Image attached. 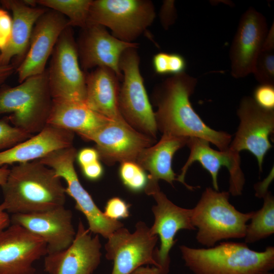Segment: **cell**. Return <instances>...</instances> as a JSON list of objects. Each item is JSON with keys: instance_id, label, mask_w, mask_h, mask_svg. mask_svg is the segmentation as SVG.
<instances>
[{"instance_id": "484cf974", "label": "cell", "mask_w": 274, "mask_h": 274, "mask_svg": "<svg viewBox=\"0 0 274 274\" xmlns=\"http://www.w3.org/2000/svg\"><path fill=\"white\" fill-rule=\"evenodd\" d=\"M263 198L262 207L253 211L251 222L247 225L244 237L246 244L266 238L274 233V198L270 192Z\"/></svg>"}, {"instance_id": "5bb4252c", "label": "cell", "mask_w": 274, "mask_h": 274, "mask_svg": "<svg viewBox=\"0 0 274 274\" xmlns=\"http://www.w3.org/2000/svg\"><path fill=\"white\" fill-rule=\"evenodd\" d=\"M47 253L46 242L19 225L0 232V274H35L32 264Z\"/></svg>"}, {"instance_id": "5b68a950", "label": "cell", "mask_w": 274, "mask_h": 274, "mask_svg": "<svg viewBox=\"0 0 274 274\" xmlns=\"http://www.w3.org/2000/svg\"><path fill=\"white\" fill-rule=\"evenodd\" d=\"M52 104L47 69L18 86L0 89V115L11 113L10 123L32 135L47 125Z\"/></svg>"}, {"instance_id": "4fadbf2b", "label": "cell", "mask_w": 274, "mask_h": 274, "mask_svg": "<svg viewBox=\"0 0 274 274\" xmlns=\"http://www.w3.org/2000/svg\"><path fill=\"white\" fill-rule=\"evenodd\" d=\"M76 43L82 70L108 67L121 80L123 75L120 68L121 57L127 49L138 48V46L137 43L120 40L111 35L105 27L94 24H87L81 28Z\"/></svg>"}, {"instance_id": "30bf717a", "label": "cell", "mask_w": 274, "mask_h": 274, "mask_svg": "<svg viewBox=\"0 0 274 274\" xmlns=\"http://www.w3.org/2000/svg\"><path fill=\"white\" fill-rule=\"evenodd\" d=\"M107 239L106 257L113 261L111 274H130L146 264L159 269L154 258L158 236L151 233L150 228L145 222H138L133 233L122 227Z\"/></svg>"}, {"instance_id": "44dd1931", "label": "cell", "mask_w": 274, "mask_h": 274, "mask_svg": "<svg viewBox=\"0 0 274 274\" xmlns=\"http://www.w3.org/2000/svg\"><path fill=\"white\" fill-rule=\"evenodd\" d=\"M74 133L47 124L39 133L0 152V167L39 160L54 151L73 146Z\"/></svg>"}, {"instance_id": "cb8c5ba5", "label": "cell", "mask_w": 274, "mask_h": 274, "mask_svg": "<svg viewBox=\"0 0 274 274\" xmlns=\"http://www.w3.org/2000/svg\"><path fill=\"white\" fill-rule=\"evenodd\" d=\"M85 102L93 111L111 120L124 119L119 106V79L111 69L98 67L85 75Z\"/></svg>"}, {"instance_id": "f35d334b", "label": "cell", "mask_w": 274, "mask_h": 274, "mask_svg": "<svg viewBox=\"0 0 274 274\" xmlns=\"http://www.w3.org/2000/svg\"><path fill=\"white\" fill-rule=\"evenodd\" d=\"M15 65L14 64H9L6 65H0V84L13 73Z\"/></svg>"}, {"instance_id": "7c38bea8", "label": "cell", "mask_w": 274, "mask_h": 274, "mask_svg": "<svg viewBox=\"0 0 274 274\" xmlns=\"http://www.w3.org/2000/svg\"><path fill=\"white\" fill-rule=\"evenodd\" d=\"M237 114L239 123L229 146L239 153L247 150L256 158L260 172L266 154L272 147L269 137L274 130V110L259 106L250 96L241 101Z\"/></svg>"}, {"instance_id": "4316f807", "label": "cell", "mask_w": 274, "mask_h": 274, "mask_svg": "<svg viewBox=\"0 0 274 274\" xmlns=\"http://www.w3.org/2000/svg\"><path fill=\"white\" fill-rule=\"evenodd\" d=\"M91 0H37V4L67 16L69 25L83 28L87 24Z\"/></svg>"}, {"instance_id": "7a4b0ae2", "label": "cell", "mask_w": 274, "mask_h": 274, "mask_svg": "<svg viewBox=\"0 0 274 274\" xmlns=\"http://www.w3.org/2000/svg\"><path fill=\"white\" fill-rule=\"evenodd\" d=\"M7 213L28 214L63 207L65 188L54 171L39 160L13 166L1 186Z\"/></svg>"}, {"instance_id": "2e32d148", "label": "cell", "mask_w": 274, "mask_h": 274, "mask_svg": "<svg viewBox=\"0 0 274 274\" xmlns=\"http://www.w3.org/2000/svg\"><path fill=\"white\" fill-rule=\"evenodd\" d=\"M80 220L75 238L65 249L44 257V270L48 274H92L100 264L99 235H91Z\"/></svg>"}, {"instance_id": "3957f363", "label": "cell", "mask_w": 274, "mask_h": 274, "mask_svg": "<svg viewBox=\"0 0 274 274\" xmlns=\"http://www.w3.org/2000/svg\"><path fill=\"white\" fill-rule=\"evenodd\" d=\"M185 265L194 274H267L274 268V247L262 252L245 243L222 242L207 248L180 246Z\"/></svg>"}, {"instance_id": "b9f144b4", "label": "cell", "mask_w": 274, "mask_h": 274, "mask_svg": "<svg viewBox=\"0 0 274 274\" xmlns=\"http://www.w3.org/2000/svg\"><path fill=\"white\" fill-rule=\"evenodd\" d=\"M10 169L7 165L0 167V186H2L6 182Z\"/></svg>"}, {"instance_id": "ac0fdd59", "label": "cell", "mask_w": 274, "mask_h": 274, "mask_svg": "<svg viewBox=\"0 0 274 274\" xmlns=\"http://www.w3.org/2000/svg\"><path fill=\"white\" fill-rule=\"evenodd\" d=\"M69 26L66 17L52 10H47L38 19L32 31L29 49L17 68L20 83L45 72L59 36Z\"/></svg>"}, {"instance_id": "ab89813d", "label": "cell", "mask_w": 274, "mask_h": 274, "mask_svg": "<svg viewBox=\"0 0 274 274\" xmlns=\"http://www.w3.org/2000/svg\"><path fill=\"white\" fill-rule=\"evenodd\" d=\"M10 225V217L5 211L2 204H0V232L8 227Z\"/></svg>"}, {"instance_id": "d6986e66", "label": "cell", "mask_w": 274, "mask_h": 274, "mask_svg": "<svg viewBox=\"0 0 274 274\" xmlns=\"http://www.w3.org/2000/svg\"><path fill=\"white\" fill-rule=\"evenodd\" d=\"M268 31L266 19L262 14L252 7L243 14L230 50L233 77L243 78L253 73Z\"/></svg>"}, {"instance_id": "9c48e42d", "label": "cell", "mask_w": 274, "mask_h": 274, "mask_svg": "<svg viewBox=\"0 0 274 274\" xmlns=\"http://www.w3.org/2000/svg\"><path fill=\"white\" fill-rule=\"evenodd\" d=\"M72 27L62 31L52 52L47 68L49 88L52 99L85 101V75L80 65Z\"/></svg>"}, {"instance_id": "60d3db41", "label": "cell", "mask_w": 274, "mask_h": 274, "mask_svg": "<svg viewBox=\"0 0 274 274\" xmlns=\"http://www.w3.org/2000/svg\"><path fill=\"white\" fill-rule=\"evenodd\" d=\"M130 274H160V270L158 267L154 266L152 267L142 266L134 270Z\"/></svg>"}, {"instance_id": "7bdbcfd3", "label": "cell", "mask_w": 274, "mask_h": 274, "mask_svg": "<svg viewBox=\"0 0 274 274\" xmlns=\"http://www.w3.org/2000/svg\"><path fill=\"white\" fill-rule=\"evenodd\" d=\"M267 274H274V273H272L271 272H270L268 273Z\"/></svg>"}, {"instance_id": "7402d4cb", "label": "cell", "mask_w": 274, "mask_h": 274, "mask_svg": "<svg viewBox=\"0 0 274 274\" xmlns=\"http://www.w3.org/2000/svg\"><path fill=\"white\" fill-rule=\"evenodd\" d=\"M1 3L11 11L13 17L9 40L1 51L0 65L9 64L13 57L19 65L28 51L35 24L47 10L29 6L24 1L4 0Z\"/></svg>"}, {"instance_id": "f1b7e54d", "label": "cell", "mask_w": 274, "mask_h": 274, "mask_svg": "<svg viewBox=\"0 0 274 274\" xmlns=\"http://www.w3.org/2000/svg\"><path fill=\"white\" fill-rule=\"evenodd\" d=\"M119 176L124 186L134 193L144 190L148 184L147 174L136 161L121 162Z\"/></svg>"}, {"instance_id": "83f0119b", "label": "cell", "mask_w": 274, "mask_h": 274, "mask_svg": "<svg viewBox=\"0 0 274 274\" xmlns=\"http://www.w3.org/2000/svg\"><path fill=\"white\" fill-rule=\"evenodd\" d=\"M261 84L274 83V27L273 24L257 58L253 71Z\"/></svg>"}, {"instance_id": "e0dca14e", "label": "cell", "mask_w": 274, "mask_h": 274, "mask_svg": "<svg viewBox=\"0 0 274 274\" xmlns=\"http://www.w3.org/2000/svg\"><path fill=\"white\" fill-rule=\"evenodd\" d=\"M156 204L152 209L154 222L150 228L152 235H158L159 249L154 251V258L159 266L160 274H167L170 265L169 252L176 243L177 233L181 229L196 230L191 222V209L180 207L172 202L160 188L151 194Z\"/></svg>"}, {"instance_id": "836d02e7", "label": "cell", "mask_w": 274, "mask_h": 274, "mask_svg": "<svg viewBox=\"0 0 274 274\" xmlns=\"http://www.w3.org/2000/svg\"><path fill=\"white\" fill-rule=\"evenodd\" d=\"M186 61L184 57L177 53L168 54V74L174 75L185 72Z\"/></svg>"}, {"instance_id": "8992f818", "label": "cell", "mask_w": 274, "mask_h": 274, "mask_svg": "<svg viewBox=\"0 0 274 274\" xmlns=\"http://www.w3.org/2000/svg\"><path fill=\"white\" fill-rule=\"evenodd\" d=\"M155 17L150 1L95 0L90 7L87 24L107 27L117 39L132 43L145 32Z\"/></svg>"}, {"instance_id": "8d00e7d4", "label": "cell", "mask_w": 274, "mask_h": 274, "mask_svg": "<svg viewBox=\"0 0 274 274\" xmlns=\"http://www.w3.org/2000/svg\"><path fill=\"white\" fill-rule=\"evenodd\" d=\"M153 66L158 74H168V53L160 52L155 54L153 58Z\"/></svg>"}, {"instance_id": "f546056e", "label": "cell", "mask_w": 274, "mask_h": 274, "mask_svg": "<svg viewBox=\"0 0 274 274\" xmlns=\"http://www.w3.org/2000/svg\"><path fill=\"white\" fill-rule=\"evenodd\" d=\"M33 135L13 126L9 116L0 119V152L9 149Z\"/></svg>"}, {"instance_id": "ffe728a7", "label": "cell", "mask_w": 274, "mask_h": 274, "mask_svg": "<svg viewBox=\"0 0 274 274\" xmlns=\"http://www.w3.org/2000/svg\"><path fill=\"white\" fill-rule=\"evenodd\" d=\"M73 214L64 206L47 211L12 214L11 224L19 225L42 238L47 244V254L66 249L76 232Z\"/></svg>"}, {"instance_id": "d590c367", "label": "cell", "mask_w": 274, "mask_h": 274, "mask_svg": "<svg viewBox=\"0 0 274 274\" xmlns=\"http://www.w3.org/2000/svg\"><path fill=\"white\" fill-rule=\"evenodd\" d=\"M76 159L81 167L99 160L97 151L93 148L81 149L77 152Z\"/></svg>"}, {"instance_id": "d4e9b609", "label": "cell", "mask_w": 274, "mask_h": 274, "mask_svg": "<svg viewBox=\"0 0 274 274\" xmlns=\"http://www.w3.org/2000/svg\"><path fill=\"white\" fill-rule=\"evenodd\" d=\"M110 120L93 111L85 101L52 99L47 124L76 132L83 138Z\"/></svg>"}, {"instance_id": "4dcf8cb0", "label": "cell", "mask_w": 274, "mask_h": 274, "mask_svg": "<svg viewBox=\"0 0 274 274\" xmlns=\"http://www.w3.org/2000/svg\"><path fill=\"white\" fill-rule=\"evenodd\" d=\"M130 204L119 197H114L108 200L103 212L110 220L118 221L127 218L130 215Z\"/></svg>"}, {"instance_id": "52a82bcc", "label": "cell", "mask_w": 274, "mask_h": 274, "mask_svg": "<svg viewBox=\"0 0 274 274\" xmlns=\"http://www.w3.org/2000/svg\"><path fill=\"white\" fill-rule=\"evenodd\" d=\"M136 49H127L121 57L120 68L123 82L119 92V110L123 118L133 128L155 139L158 129L155 113L140 71V58Z\"/></svg>"}, {"instance_id": "74e56055", "label": "cell", "mask_w": 274, "mask_h": 274, "mask_svg": "<svg viewBox=\"0 0 274 274\" xmlns=\"http://www.w3.org/2000/svg\"><path fill=\"white\" fill-rule=\"evenodd\" d=\"M174 2L173 1H166L164 3L161 10V19L163 25L167 27L172 22L171 17L174 16Z\"/></svg>"}, {"instance_id": "ba28073f", "label": "cell", "mask_w": 274, "mask_h": 274, "mask_svg": "<svg viewBox=\"0 0 274 274\" xmlns=\"http://www.w3.org/2000/svg\"><path fill=\"white\" fill-rule=\"evenodd\" d=\"M77 154V150L72 146L51 152L39 160L65 181V193L75 201V209L86 217L90 231L108 239L123 224L107 218L80 183L74 167Z\"/></svg>"}, {"instance_id": "6da1fadb", "label": "cell", "mask_w": 274, "mask_h": 274, "mask_svg": "<svg viewBox=\"0 0 274 274\" xmlns=\"http://www.w3.org/2000/svg\"><path fill=\"white\" fill-rule=\"evenodd\" d=\"M197 82L196 78L184 72L166 79L158 86L154 95L157 129L162 134L203 139L219 150H226L232 140L231 134L208 126L190 101Z\"/></svg>"}, {"instance_id": "9a60e30c", "label": "cell", "mask_w": 274, "mask_h": 274, "mask_svg": "<svg viewBox=\"0 0 274 274\" xmlns=\"http://www.w3.org/2000/svg\"><path fill=\"white\" fill-rule=\"evenodd\" d=\"M210 143L209 141L199 138H189L187 145L190 149V154L177 180L189 190L195 188L187 184L185 178L189 167L194 162H198L210 174L214 189L219 191L218 175L221 168L225 166L230 175L228 192L233 196L241 195L245 179L241 167L239 153L229 148L225 151L214 150L210 147Z\"/></svg>"}, {"instance_id": "d6a6232c", "label": "cell", "mask_w": 274, "mask_h": 274, "mask_svg": "<svg viewBox=\"0 0 274 274\" xmlns=\"http://www.w3.org/2000/svg\"><path fill=\"white\" fill-rule=\"evenodd\" d=\"M12 20L6 11L0 9V51L8 43L11 35Z\"/></svg>"}, {"instance_id": "603a6c76", "label": "cell", "mask_w": 274, "mask_h": 274, "mask_svg": "<svg viewBox=\"0 0 274 274\" xmlns=\"http://www.w3.org/2000/svg\"><path fill=\"white\" fill-rule=\"evenodd\" d=\"M189 138L163 134L157 143L141 152L136 162L149 173L148 184L144 190L158 186L159 180L173 186V182L177 180V178L172 168L173 158L178 150L187 145Z\"/></svg>"}, {"instance_id": "8fae6325", "label": "cell", "mask_w": 274, "mask_h": 274, "mask_svg": "<svg viewBox=\"0 0 274 274\" xmlns=\"http://www.w3.org/2000/svg\"><path fill=\"white\" fill-rule=\"evenodd\" d=\"M82 139L95 143L99 159L108 165L136 161L141 152L155 142L154 139L138 131L125 119L110 120Z\"/></svg>"}, {"instance_id": "1f68e13d", "label": "cell", "mask_w": 274, "mask_h": 274, "mask_svg": "<svg viewBox=\"0 0 274 274\" xmlns=\"http://www.w3.org/2000/svg\"><path fill=\"white\" fill-rule=\"evenodd\" d=\"M253 99L262 108L267 110L274 109V86L271 84H260L253 93Z\"/></svg>"}, {"instance_id": "277c9868", "label": "cell", "mask_w": 274, "mask_h": 274, "mask_svg": "<svg viewBox=\"0 0 274 274\" xmlns=\"http://www.w3.org/2000/svg\"><path fill=\"white\" fill-rule=\"evenodd\" d=\"M229 196L228 191L207 187L191 209V222L197 230L196 239L199 244L210 248L223 239L245 237L253 211L239 212L229 202Z\"/></svg>"}, {"instance_id": "e575fe53", "label": "cell", "mask_w": 274, "mask_h": 274, "mask_svg": "<svg viewBox=\"0 0 274 274\" xmlns=\"http://www.w3.org/2000/svg\"><path fill=\"white\" fill-rule=\"evenodd\" d=\"M84 177L90 181H96L102 177L104 168L99 160L81 167Z\"/></svg>"}]
</instances>
